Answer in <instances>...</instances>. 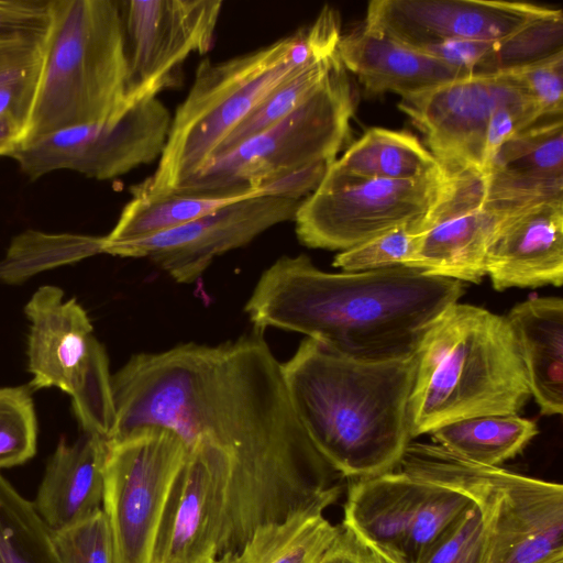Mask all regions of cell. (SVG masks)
I'll return each instance as SVG.
<instances>
[{"label":"cell","instance_id":"6da1fadb","mask_svg":"<svg viewBox=\"0 0 563 563\" xmlns=\"http://www.w3.org/2000/svg\"><path fill=\"white\" fill-rule=\"evenodd\" d=\"M115 422L108 442L163 428L184 443L203 437L238 463L235 534L328 508L340 495L332 467L291 405L261 332L219 345L185 343L132 356L111 377Z\"/></svg>","mask_w":563,"mask_h":563},{"label":"cell","instance_id":"7a4b0ae2","mask_svg":"<svg viewBox=\"0 0 563 563\" xmlns=\"http://www.w3.org/2000/svg\"><path fill=\"white\" fill-rule=\"evenodd\" d=\"M464 286L404 265L328 273L300 254L263 272L244 311L257 332H298L347 357L386 361L416 354Z\"/></svg>","mask_w":563,"mask_h":563},{"label":"cell","instance_id":"3957f363","mask_svg":"<svg viewBox=\"0 0 563 563\" xmlns=\"http://www.w3.org/2000/svg\"><path fill=\"white\" fill-rule=\"evenodd\" d=\"M416 354L361 361L307 338L282 364L295 412L335 473L366 478L394 471L411 442L408 404Z\"/></svg>","mask_w":563,"mask_h":563},{"label":"cell","instance_id":"277c9868","mask_svg":"<svg viewBox=\"0 0 563 563\" xmlns=\"http://www.w3.org/2000/svg\"><path fill=\"white\" fill-rule=\"evenodd\" d=\"M339 12L324 5L309 26L235 57L197 67L186 98L172 114L163 153L153 175L133 189L169 194L196 175L224 139L276 88L308 64L336 51Z\"/></svg>","mask_w":563,"mask_h":563},{"label":"cell","instance_id":"5b68a950","mask_svg":"<svg viewBox=\"0 0 563 563\" xmlns=\"http://www.w3.org/2000/svg\"><path fill=\"white\" fill-rule=\"evenodd\" d=\"M408 404L411 438L482 416L518 415L531 397L506 317L455 302L424 334Z\"/></svg>","mask_w":563,"mask_h":563},{"label":"cell","instance_id":"8992f818","mask_svg":"<svg viewBox=\"0 0 563 563\" xmlns=\"http://www.w3.org/2000/svg\"><path fill=\"white\" fill-rule=\"evenodd\" d=\"M119 1L53 0L45 60L23 144L119 119L126 101Z\"/></svg>","mask_w":563,"mask_h":563},{"label":"cell","instance_id":"52a82bcc","mask_svg":"<svg viewBox=\"0 0 563 563\" xmlns=\"http://www.w3.org/2000/svg\"><path fill=\"white\" fill-rule=\"evenodd\" d=\"M398 467L472 499L489 533L488 563L563 560L561 484L472 462L437 443L410 442Z\"/></svg>","mask_w":563,"mask_h":563},{"label":"cell","instance_id":"ba28073f","mask_svg":"<svg viewBox=\"0 0 563 563\" xmlns=\"http://www.w3.org/2000/svg\"><path fill=\"white\" fill-rule=\"evenodd\" d=\"M355 106L347 70L336 55L321 86L296 110L214 155L172 192L211 197L269 195L267 187L272 183L336 158L350 133Z\"/></svg>","mask_w":563,"mask_h":563},{"label":"cell","instance_id":"9c48e42d","mask_svg":"<svg viewBox=\"0 0 563 563\" xmlns=\"http://www.w3.org/2000/svg\"><path fill=\"white\" fill-rule=\"evenodd\" d=\"M186 454L184 442L163 428H143L108 442L102 510L114 563H152L173 482Z\"/></svg>","mask_w":563,"mask_h":563},{"label":"cell","instance_id":"30bf717a","mask_svg":"<svg viewBox=\"0 0 563 563\" xmlns=\"http://www.w3.org/2000/svg\"><path fill=\"white\" fill-rule=\"evenodd\" d=\"M444 175L443 166L441 173L428 177L366 179L340 175L328 167L296 212L297 238L311 249L349 250L420 219L438 197Z\"/></svg>","mask_w":563,"mask_h":563},{"label":"cell","instance_id":"8fae6325","mask_svg":"<svg viewBox=\"0 0 563 563\" xmlns=\"http://www.w3.org/2000/svg\"><path fill=\"white\" fill-rule=\"evenodd\" d=\"M170 121L168 108L151 97L117 120L49 133L20 145L10 157L31 180L59 169L109 180L159 159Z\"/></svg>","mask_w":563,"mask_h":563},{"label":"cell","instance_id":"7c38bea8","mask_svg":"<svg viewBox=\"0 0 563 563\" xmlns=\"http://www.w3.org/2000/svg\"><path fill=\"white\" fill-rule=\"evenodd\" d=\"M445 175L438 197L420 218L418 242L408 267L479 284L488 246L514 212L488 198L484 170L442 163Z\"/></svg>","mask_w":563,"mask_h":563},{"label":"cell","instance_id":"4fadbf2b","mask_svg":"<svg viewBox=\"0 0 563 563\" xmlns=\"http://www.w3.org/2000/svg\"><path fill=\"white\" fill-rule=\"evenodd\" d=\"M221 0L119 1L129 107L173 85L192 53L213 45Z\"/></svg>","mask_w":563,"mask_h":563},{"label":"cell","instance_id":"5bb4252c","mask_svg":"<svg viewBox=\"0 0 563 563\" xmlns=\"http://www.w3.org/2000/svg\"><path fill=\"white\" fill-rule=\"evenodd\" d=\"M302 199L261 194L174 229L135 241L103 246V253L146 257L174 280H198L213 260L252 242L268 229L294 221Z\"/></svg>","mask_w":563,"mask_h":563},{"label":"cell","instance_id":"9a60e30c","mask_svg":"<svg viewBox=\"0 0 563 563\" xmlns=\"http://www.w3.org/2000/svg\"><path fill=\"white\" fill-rule=\"evenodd\" d=\"M184 444L185 459L165 505L152 563H209L218 556L235 460L202 437Z\"/></svg>","mask_w":563,"mask_h":563},{"label":"cell","instance_id":"2e32d148","mask_svg":"<svg viewBox=\"0 0 563 563\" xmlns=\"http://www.w3.org/2000/svg\"><path fill=\"white\" fill-rule=\"evenodd\" d=\"M551 8L485 0H374L364 24L413 48L451 40L506 38Z\"/></svg>","mask_w":563,"mask_h":563},{"label":"cell","instance_id":"e0dca14e","mask_svg":"<svg viewBox=\"0 0 563 563\" xmlns=\"http://www.w3.org/2000/svg\"><path fill=\"white\" fill-rule=\"evenodd\" d=\"M512 85L508 71L470 75L402 98L398 108L423 134L439 162L484 170L490 117Z\"/></svg>","mask_w":563,"mask_h":563},{"label":"cell","instance_id":"ac0fdd59","mask_svg":"<svg viewBox=\"0 0 563 563\" xmlns=\"http://www.w3.org/2000/svg\"><path fill=\"white\" fill-rule=\"evenodd\" d=\"M494 289L563 284V199L521 208L498 228L485 257Z\"/></svg>","mask_w":563,"mask_h":563},{"label":"cell","instance_id":"d6986e66","mask_svg":"<svg viewBox=\"0 0 563 563\" xmlns=\"http://www.w3.org/2000/svg\"><path fill=\"white\" fill-rule=\"evenodd\" d=\"M31 322L29 372L33 388L57 387L69 395L88 353L92 324L75 298L52 285L41 286L24 307Z\"/></svg>","mask_w":563,"mask_h":563},{"label":"cell","instance_id":"ffe728a7","mask_svg":"<svg viewBox=\"0 0 563 563\" xmlns=\"http://www.w3.org/2000/svg\"><path fill=\"white\" fill-rule=\"evenodd\" d=\"M484 173L488 196L510 208L563 199L562 118L533 124L511 136Z\"/></svg>","mask_w":563,"mask_h":563},{"label":"cell","instance_id":"44dd1931","mask_svg":"<svg viewBox=\"0 0 563 563\" xmlns=\"http://www.w3.org/2000/svg\"><path fill=\"white\" fill-rule=\"evenodd\" d=\"M336 52L366 92L408 98L470 76L364 23L341 34Z\"/></svg>","mask_w":563,"mask_h":563},{"label":"cell","instance_id":"7402d4cb","mask_svg":"<svg viewBox=\"0 0 563 563\" xmlns=\"http://www.w3.org/2000/svg\"><path fill=\"white\" fill-rule=\"evenodd\" d=\"M107 453L108 441L95 434L82 432L70 444L60 439L32 503L52 531L102 509Z\"/></svg>","mask_w":563,"mask_h":563},{"label":"cell","instance_id":"603a6c76","mask_svg":"<svg viewBox=\"0 0 563 563\" xmlns=\"http://www.w3.org/2000/svg\"><path fill=\"white\" fill-rule=\"evenodd\" d=\"M427 489L401 471L358 478L349 487L342 526L366 549L404 561L405 538Z\"/></svg>","mask_w":563,"mask_h":563},{"label":"cell","instance_id":"cb8c5ba5","mask_svg":"<svg viewBox=\"0 0 563 563\" xmlns=\"http://www.w3.org/2000/svg\"><path fill=\"white\" fill-rule=\"evenodd\" d=\"M516 340L531 396L541 415L563 411V300L531 297L505 316Z\"/></svg>","mask_w":563,"mask_h":563},{"label":"cell","instance_id":"d4e9b609","mask_svg":"<svg viewBox=\"0 0 563 563\" xmlns=\"http://www.w3.org/2000/svg\"><path fill=\"white\" fill-rule=\"evenodd\" d=\"M329 169L354 178L399 180L437 175L443 165L417 136L371 128Z\"/></svg>","mask_w":563,"mask_h":563},{"label":"cell","instance_id":"484cf974","mask_svg":"<svg viewBox=\"0 0 563 563\" xmlns=\"http://www.w3.org/2000/svg\"><path fill=\"white\" fill-rule=\"evenodd\" d=\"M340 532L323 509H309L257 529L241 550L209 563H319Z\"/></svg>","mask_w":563,"mask_h":563},{"label":"cell","instance_id":"4316f807","mask_svg":"<svg viewBox=\"0 0 563 563\" xmlns=\"http://www.w3.org/2000/svg\"><path fill=\"white\" fill-rule=\"evenodd\" d=\"M534 421L518 415L482 416L454 421L429 434L434 443L472 462L498 466L537 435Z\"/></svg>","mask_w":563,"mask_h":563},{"label":"cell","instance_id":"83f0119b","mask_svg":"<svg viewBox=\"0 0 563 563\" xmlns=\"http://www.w3.org/2000/svg\"><path fill=\"white\" fill-rule=\"evenodd\" d=\"M132 192L115 225L104 235L103 246L144 239L188 223L234 201L261 195L211 197L178 192L158 196L135 190Z\"/></svg>","mask_w":563,"mask_h":563},{"label":"cell","instance_id":"f1b7e54d","mask_svg":"<svg viewBox=\"0 0 563 563\" xmlns=\"http://www.w3.org/2000/svg\"><path fill=\"white\" fill-rule=\"evenodd\" d=\"M104 236L27 229L12 238L0 260V282L18 285L32 276L103 253Z\"/></svg>","mask_w":563,"mask_h":563},{"label":"cell","instance_id":"f546056e","mask_svg":"<svg viewBox=\"0 0 563 563\" xmlns=\"http://www.w3.org/2000/svg\"><path fill=\"white\" fill-rule=\"evenodd\" d=\"M48 35L49 32L0 40V122L16 128L23 137L42 75Z\"/></svg>","mask_w":563,"mask_h":563},{"label":"cell","instance_id":"4dcf8cb0","mask_svg":"<svg viewBox=\"0 0 563 563\" xmlns=\"http://www.w3.org/2000/svg\"><path fill=\"white\" fill-rule=\"evenodd\" d=\"M0 563H62L53 531L1 473Z\"/></svg>","mask_w":563,"mask_h":563},{"label":"cell","instance_id":"1f68e13d","mask_svg":"<svg viewBox=\"0 0 563 563\" xmlns=\"http://www.w3.org/2000/svg\"><path fill=\"white\" fill-rule=\"evenodd\" d=\"M336 55L335 51L327 57L308 64L283 82L239 123L220 144L214 155L235 147L296 110L321 86Z\"/></svg>","mask_w":563,"mask_h":563},{"label":"cell","instance_id":"d6a6232c","mask_svg":"<svg viewBox=\"0 0 563 563\" xmlns=\"http://www.w3.org/2000/svg\"><path fill=\"white\" fill-rule=\"evenodd\" d=\"M111 377L106 350L93 336L69 395L82 432L107 441L115 422Z\"/></svg>","mask_w":563,"mask_h":563},{"label":"cell","instance_id":"836d02e7","mask_svg":"<svg viewBox=\"0 0 563 563\" xmlns=\"http://www.w3.org/2000/svg\"><path fill=\"white\" fill-rule=\"evenodd\" d=\"M427 484V493L415 511L405 538L402 558L406 563H420L473 504L467 495L456 489Z\"/></svg>","mask_w":563,"mask_h":563},{"label":"cell","instance_id":"e575fe53","mask_svg":"<svg viewBox=\"0 0 563 563\" xmlns=\"http://www.w3.org/2000/svg\"><path fill=\"white\" fill-rule=\"evenodd\" d=\"M36 442L37 423L29 388L0 387V471L32 459Z\"/></svg>","mask_w":563,"mask_h":563},{"label":"cell","instance_id":"d590c367","mask_svg":"<svg viewBox=\"0 0 563 563\" xmlns=\"http://www.w3.org/2000/svg\"><path fill=\"white\" fill-rule=\"evenodd\" d=\"M419 220L395 227L349 250L339 252L333 266L344 273H361L386 267L406 266L417 242Z\"/></svg>","mask_w":563,"mask_h":563},{"label":"cell","instance_id":"8d00e7d4","mask_svg":"<svg viewBox=\"0 0 563 563\" xmlns=\"http://www.w3.org/2000/svg\"><path fill=\"white\" fill-rule=\"evenodd\" d=\"M489 533L473 503L420 563H488Z\"/></svg>","mask_w":563,"mask_h":563},{"label":"cell","instance_id":"74e56055","mask_svg":"<svg viewBox=\"0 0 563 563\" xmlns=\"http://www.w3.org/2000/svg\"><path fill=\"white\" fill-rule=\"evenodd\" d=\"M62 563H114L113 545L102 509L65 529L53 531Z\"/></svg>","mask_w":563,"mask_h":563},{"label":"cell","instance_id":"f35d334b","mask_svg":"<svg viewBox=\"0 0 563 563\" xmlns=\"http://www.w3.org/2000/svg\"><path fill=\"white\" fill-rule=\"evenodd\" d=\"M507 71L529 95L541 119L562 117L563 51Z\"/></svg>","mask_w":563,"mask_h":563},{"label":"cell","instance_id":"ab89813d","mask_svg":"<svg viewBox=\"0 0 563 563\" xmlns=\"http://www.w3.org/2000/svg\"><path fill=\"white\" fill-rule=\"evenodd\" d=\"M53 0H0V40L44 35L52 24Z\"/></svg>","mask_w":563,"mask_h":563},{"label":"cell","instance_id":"60d3db41","mask_svg":"<svg viewBox=\"0 0 563 563\" xmlns=\"http://www.w3.org/2000/svg\"><path fill=\"white\" fill-rule=\"evenodd\" d=\"M319 563H372L366 548L344 526Z\"/></svg>","mask_w":563,"mask_h":563},{"label":"cell","instance_id":"b9f144b4","mask_svg":"<svg viewBox=\"0 0 563 563\" xmlns=\"http://www.w3.org/2000/svg\"><path fill=\"white\" fill-rule=\"evenodd\" d=\"M23 133L16 128L0 122V156H11L22 144Z\"/></svg>","mask_w":563,"mask_h":563},{"label":"cell","instance_id":"7bdbcfd3","mask_svg":"<svg viewBox=\"0 0 563 563\" xmlns=\"http://www.w3.org/2000/svg\"><path fill=\"white\" fill-rule=\"evenodd\" d=\"M366 550L368 551L372 563H405L402 560L394 558L387 553L372 549Z\"/></svg>","mask_w":563,"mask_h":563},{"label":"cell","instance_id":"ee69618b","mask_svg":"<svg viewBox=\"0 0 563 563\" xmlns=\"http://www.w3.org/2000/svg\"><path fill=\"white\" fill-rule=\"evenodd\" d=\"M550 563H563V560H558V561H553V562H550Z\"/></svg>","mask_w":563,"mask_h":563}]
</instances>
